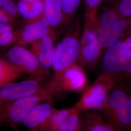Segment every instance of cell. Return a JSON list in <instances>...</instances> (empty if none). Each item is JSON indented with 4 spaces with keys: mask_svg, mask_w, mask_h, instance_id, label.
<instances>
[{
    "mask_svg": "<svg viewBox=\"0 0 131 131\" xmlns=\"http://www.w3.org/2000/svg\"><path fill=\"white\" fill-rule=\"evenodd\" d=\"M51 99V91L42 89L37 93L0 105V125L21 123L36 105Z\"/></svg>",
    "mask_w": 131,
    "mask_h": 131,
    "instance_id": "1",
    "label": "cell"
},
{
    "mask_svg": "<svg viewBox=\"0 0 131 131\" xmlns=\"http://www.w3.org/2000/svg\"><path fill=\"white\" fill-rule=\"evenodd\" d=\"M81 112L72 107L53 111L37 131H81Z\"/></svg>",
    "mask_w": 131,
    "mask_h": 131,
    "instance_id": "2",
    "label": "cell"
},
{
    "mask_svg": "<svg viewBox=\"0 0 131 131\" xmlns=\"http://www.w3.org/2000/svg\"><path fill=\"white\" fill-rule=\"evenodd\" d=\"M104 72L109 75L125 74L131 76V62L128 56L124 42L118 40L109 48L103 57Z\"/></svg>",
    "mask_w": 131,
    "mask_h": 131,
    "instance_id": "3",
    "label": "cell"
},
{
    "mask_svg": "<svg viewBox=\"0 0 131 131\" xmlns=\"http://www.w3.org/2000/svg\"><path fill=\"white\" fill-rule=\"evenodd\" d=\"M103 79L88 90L73 107L80 112L98 111L102 112L107 102L108 89L110 83Z\"/></svg>",
    "mask_w": 131,
    "mask_h": 131,
    "instance_id": "4",
    "label": "cell"
},
{
    "mask_svg": "<svg viewBox=\"0 0 131 131\" xmlns=\"http://www.w3.org/2000/svg\"><path fill=\"white\" fill-rule=\"evenodd\" d=\"M126 26L124 19L117 20V15L108 11L102 16L98 31L100 44L104 48H109L117 42Z\"/></svg>",
    "mask_w": 131,
    "mask_h": 131,
    "instance_id": "5",
    "label": "cell"
},
{
    "mask_svg": "<svg viewBox=\"0 0 131 131\" xmlns=\"http://www.w3.org/2000/svg\"><path fill=\"white\" fill-rule=\"evenodd\" d=\"M5 58L21 73L38 75L42 69L35 54L21 45L14 46L8 50L5 53Z\"/></svg>",
    "mask_w": 131,
    "mask_h": 131,
    "instance_id": "6",
    "label": "cell"
},
{
    "mask_svg": "<svg viewBox=\"0 0 131 131\" xmlns=\"http://www.w3.org/2000/svg\"><path fill=\"white\" fill-rule=\"evenodd\" d=\"M42 89L36 79L10 83L0 88V105L37 93Z\"/></svg>",
    "mask_w": 131,
    "mask_h": 131,
    "instance_id": "7",
    "label": "cell"
},
{
    "mask_svg": "<svg viewBox=\"0 0 131 131\" xmlns=\"http://www.w3.org/2000/svg\"><path fill=\"white\" fill-rule=\"evenodd\" d=\"M79 46L77 40L73 38H66L54 50L52 67L60 73L73 62L79 53Z\"/></svg>",
    "mask_w": 131,
    "mask_h": 131,
    "instance_id": "8",
    "label": "cell"
},
{
    "mask_svg": "<svg viewBox=\"0 0 131 131\" xmlns=\"http://www.w3.org/2000/svg\"><path fill=\"white\" fill-rule=\"evenodd\" d=\"M57 77L56 84L62 89L79 91L84 89L86 83V78L84 71L77 67H69L60 73Z\"/></svg>",
    "mask_w": 131,
    "mask_h": 131,
    "instance_id": "9",
    "label": "cell"
},
{
    "mask_svg": "<svg viewBox=\"0 0 131 131\" xmlns=\"http://www.w3.org/2000/svg\"><path fill=\"white\" fill-rule=\"evenodd\" d=\"M49 25L45 17L30 23L23 29L18 38L19 45L32 43L48 36Z\"/></svg>",
    "mask_w": 131,
    "mask_h": 131,
    "instance_id": "10",
    "label": "cell"
},
{
    "mask_svg": "<svg viewBox=\"0 0 131 131\" xmlns=\"http://www.w3.org/2000/svg\"><path fill=\"white\" fill-rule=\"evenodd\" d=\"M54 109L50 102L38 103L29 113L21 124L28 129L37 131L50 117Z\"/></svg>",
    "mask_w": 131,
    "mask_h": 131,
    "instance_id": "11",
    "label": "cell"
},
{
    "mask_svg": "<svg viewBox=\"0 0 131 131\" xmlns=\"http://www.w3.org/2000/svg\"><path fill=\"white\" fill-rule=\"evenodd\" d=\"M81 131H117L112 125L98 111L81 112Z\"/></svg>",
    "mask_w": 131,
    "mask_h": 131,
    "instance_id": "12",
    "label": "cell"
},
{
    "mask_svg": "<svg viewBox=\"0 0 131 131\" xmlns=\"http://www.w3.org/2000/svg\"><path fill=\"white\" fill-rule=\"evenodd\" d=\"M131 95V92L122 88L113 89L108 93L106 106L101 112L108 122L112 119Z\"/></svg>",
    "mask_w": 131,
    "mask_h": 131,
    "instance_id": "13",
    "label": "cell"
},
{
    "mask_svg": "<svg viewBox=\"0 0 131 131\" xmlns=\"http://www.w3.org/2000/svg\"><path fill=\"white\" fill-rule=\"evenodd\" d=\"M32 44L35 56L42 69L46 70L52 66L54 50L52 38L47 36Z\"/></svg>",
    "mask_w": 131,
    "mask_h": 131,
    "instance_id": "14",
    "label": "cell"
},
{
    "mask_svg": "<svg viewBox=\"0 0 131 131\" xmlns=\"http://www.w3.org/2000/svg\"><path fill=\"white\" fill-rule=\"evenodd\" d=\"M109 122L117 131H131V95Z\"/></svg>",
    "mask_w": 131,
    "mask_h": 131,
    "instance_id": "15",
    "label": "cell"
},
{
    "mask_svg": "<svg viewBox=\"0 0 131 131\" xmlns=\"http://www.w3.org/2000/svg\"><path fill=\"white\" fill-rule=\"evenodd\" d=\"M83 52L84 59L91 62L95 60L100 52V43L98 38L92 30L86 31L82 40Z\"/></svg>",
    "mask_w": 131,
    "mask_h": 131,
    "instance_id": "16",
    "label": "cell"
},
{
    "mask_svg": "<svg viewBox=\"0 0 131 131\" xmlns=\"http://www.w3.org/2000/svg\"><path fill=\"white\" fill-rule=\"evenodd\" d=\"M44 14L49 26H58L62 19L63 10L60 0H43Z\"/></svg>",
    "mask_w": 131,
    "mask_h": 131,
    "instance_id": "17",
    "label": "cell"
},
{
    "mask_svg": "<svg viewBox=\"0 0 131 131\" xmlns=\"http://www.w3.org/2000/svg\"><path fill=\"white\" fill-rule=\"evenodd\" d=\"M21 73L5 59L0 58V88L14 82Z\"/></svg>",
    "mask_w": 131,
    "mask_h": 131,
    "instance_id": "18",
    "label": "cell"
},
{
    "mask_svg": "<svg viewBox=\"0 0 131 131\" xmlns=\"http://www.w3.org/2000/svg\"><path fill=\"white\" fill-rule=\"evenodd\" d=\"M0 10L5 12L14 19L19 14L18 6L13 0H0Z\"/></svg>",
    "mask_w": 131,
    "mask_h": 131,
    "instance_id": "19",
    "label": "cell"
},
{
    "mask_svg": "<svg viewBox=\"0 0 131 131\" xmlns=\"http://www.w3.org/2000/svg\"><path fill=\"white\" fill-rule=\"evenodd\" d=\"M81 1V0H60L63 13H73L78 8Z\"/></svg>",
    "mask_w": 131,
    "mask_h": 131,
    "instance_id": "20",
    "label": "cell"
},
{
    "mask_svg": "<svg viewBox=\"0 0 131 131\" xmlns=\"http://www.w3.org/2000/svg\"><path fill=\"white\" fill-rule=\"evenodd\" d=\"M118 10L120 14L124 17L131 16V0H121Z\"/></svg>",
    "mask_w": 131,
    "mask_h": 131,
    "instance_id": "21",
    "label": "cell"
},
{
    "mask_svg": "<svg viewBox=\"0 0 131 131\" xmlns=\"http://www.w3.org/2000/svg\"><path fill=\"white\" fill-rule=\"evenodd\" d=\"M15 38L13 32L4 33L0 35V48H5L10 45Z\"/></svg>",
    "mask_w": 131,
    "mask_h": 131,
    "instance_id": "22",
    "label": "cell"
},
{
    "mask_svg": "<svg viewBox=\"0 0 131 131\" xmlns=\"http://www.w3.org/2000/svg\"><path fill=\"white\" fill-rule=\"evenodd\" d=\"M15 19L5 12L0 10V23L9 24L14 21Z\"/></svg>",
    "mask_w": 131,
    "mask_h": 131,
    "instance_id": "23",
    "label": "cell"
},
{
    "mask_svg": "<svg viewBox=\"0 0 131 131\" xmlns=\"http://www.w3.org/2000/svg\"><path fill=\"white\" fill-rule=\"evenodd\" d=\"M13 31V28L9 24L0 23V35L4 34Z\"/></svg>",
    "mask_w": 131,
    "mask_h": 131,
    "instance_id": "24",
    "label": "cell"
},
{
    "mask_svg": "<svg viewBox=\"0 0 131 131\" xmlns=\"http://www.w3.org/2000/svg\"><path fill=\"white\" fill-rule=\"evenodd\" d=\"M86 6L90 9H94L98 6L101 0H84Z\"/></svg>",
    "mask_w": 131,
    "mask_h": 131,
    "instance_id": "25",
    "label": "cell"
},
{
    "mask_svg": "<svg viewBox=\"0 0 131 131\" xmlns=\"http://www.w3.org/2000/svg\"><path fill=\"white\" fill-rule=\"evenodd\" d=\"M127 53L129 58L131 59V36L124 41Z\"/></svg>",
    "mask_w": 131,
    "mask_h": 131,
    "instance_id": "26",
    "label": "cell"
}]
</instances>
